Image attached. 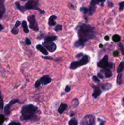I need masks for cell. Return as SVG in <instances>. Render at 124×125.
Masks as SVG:
<instances>
[{"mask_svg":"<svg viewBox=\"0 0 124 125\" xmlns=\"http://www.w3.org/2000/svg\"><path fill=\"white\" fill-rule=\"evenodd\" d=\"M79 40L74 43V46L77 48H83L86 42L96 37V31L94 27L86 23H79L76 27Z\"/></svg>","mask_w":124,"mask_h":125,"instance_id":"1","label":"cell"},{"mask_svg":"<svg viewBox=\"0 0 124 125\" xmlns=\"http://www.w3.org/2000/svg\"><path fill=\"white\" fill-rule=\"evenodd\" d=\"M41 113L38 107L34 104L24 105L21 110L20 119L21 121H38L40 119L39 114Z\"/></svg>","mask_w":124,"mask_h":125,"instance_id":"2","label":"cell"},{"mask_svg":"<svg viewBox=\"0 0 124 125\" xmlns=\"http://www.w3.org/2000/svg\"><path fill=\"white\" fill-rule=\"evenodd\" d=\"M24 9L25 11L27 10H35L39 11L42 14H44L45 13L44 11L39 8V2L38 0H29L24 6Z\"/></svg>","mask_w":124,"mask_h":125,"instance_id":"3","label":"cell"},{"mask_svg":"<svg viewBox=\"0 0 124 125\" xmlns=\"http://www.w3.org/2000/svg\"><path fill=\"white\" fill-rule=\"evenodd\" d=\"M89 62V56L88 55H83L82 58L77 61H73L69 65V68L71 70H75L79 67L83 65H85Z\"/></svg>","mask_w":124,"mask_h":125,"instance_id":"4","label":"cell"},{"mask_svg":"<svg viewBox=\"0 0 124 125\" xmlns=\"http://www.w3.org/2000/svg\"><path fill=\"white\" fill-rule=\"evenodd\" d=\"M52 81V78L49 75H44L38 79L35 83V87L38 88L41 85H46L49 84Z\"/></svg>","mask_w":124,"mask_h":125,"instance_id":"5","label":"cell"},{"mask_svg":"<svg viewBox=\"0 0 124 125\" xmlns=\"http://www.w3.org/2000/svg\"><path fill=\"white\" fill-rule=\"evenodd\" d=\"M27 20L29 22V28L35 32L39 31L38 24L36 20V17L34 15H30L27 17Z\"/></svg>","mask_w":124,"mask_h":125,"instance_id":"6","label":"cell"},{"mask_svg":"<svg viewBox=\"0 0 124 125\" xmlns=\"http://www.w3.org/2000/svg\"><path fill=\"white\" fill-rule=\"evenodd\" d=\"M106 0H91L90 6L89 7V15H92L96 11V6L97 5H101L103 6V4L105 2Z\"/></svg>","mask_w":124,"mask_h":125,"instance_id":"7","label":"cell"},{"mask_svg":"<svg viewBox=\"0 0 124 125\" xmlns=\"http://www.w3.org/2000/svg\"><path fill=\"white\" fill-rule=\"evenodd\" d=\"M95 118L94 116L92 114H88L85 115V117L83 118L82 120H81L80 124L83 125H93L96 124L95 122Z\"/></svg>","mask_w":124,"mask_h":125,"instance_id":"8","label":"cell"},{"mask_svg":"<svg viewBox=\"0 0 124 125\" xmlns=\"http://www.w3.org/2000/svg\"><path fill=\"white\" fill-rule=\"evenodd\" d=\"M16 103H21V102L19 101V100H18V99H13V100H11L7 104H6L4 107L3 110L4 114L6 115H9L11 112V107Z\"/></svg>","mask_w":124,"mask_h":125,"instance_id":"9","label":"cell"},{"mask_svg":"<svg viewBox=\"0 0 124 125\" xmlns=\"http://www.w3.org/2000/svg\"><path fill=\"white\" fill-rule=\"evenodd\" d=\"M97 67L99 68H109V62H108V55H105L103 58L97 63Z\"/></svg>","mask_w":124,"mask_h":125,"instance_id":"10","label":"cell"},{"mask_svg":"<svg viewBox=\"0 0 124 125\" xmlns=\"http://www.w3.org/2000/svg\"><path fill=\"white\" fill-rule=\"evenodd\" d=\"M42 45L44 46L46 50H47L51 52H53L57 50V45L53 42L44 41V42H43Z\"/></svg>","mask_w":124,"mask_h":125,"instance_id":"11","label":"cell"},{"mask_svg":"<svg viewBox=\"0 0 124 125\" xmlns=\"http://www.w3.org/2000/svg\"><path fill=\"white\" fill-rule=\"evenodd\" d=\"M91 87H92V88L94 90L93 93H92V97L94 99L97 98L101 95V94H102V90H101L100 87L98 86H96V85H91Z\"/></svg>","mask_w":124,"mask_h":125,"instance_id":"12","label":"cell"},{"mask_svg":"<svg viewBox=\"0 0 124 125\" xmlns=\"http://www.w3.org/2000/svg\"><path fill=\"white\" fill-rule=\"evenodd\" d=\"M101 73H104L105 77L106 78H109L113 76V72H111L109 68H102V70H100Z\"/></svg>","mask_w":124,"mask_h":125,"instance_id":"13","label":"cell"},{"mask_svg":"<svg viewBox=\"0 0 124 125\" xmlns=\"http://www.w3.org/2000/svg\"><path fill=\"white\" fill-rule=\"evenodd\" d=\"M36 50L40 51L44 55H47L48 54V52H47V50H46V48L44 46H43L42 45H37L36 46Z\"/></svg>","mask_w":124,"mask_h":125,"instance_id":"14","label":"cell"},{"mask_svg":"<svg viewBox=\"0 0 124 125\" xmlns=\"http://www.w3.org/2000/svg\"><path fill=\"white\" fill-rule=\"evenodd\" d=\"M57 17L56 15H51L50 16V17L49 18L48 20V24L50 26H53L56 25V22L55 20L57 19Z\"/></svg>","mask_w":124,"mask_h":125,"instance_id":"15","label":"cell"},{"mask_svg":"<svg viewBox=\"0 0 124 125\" xmlns=\"http://www.w3.org/2000/svg\"><path fill=\"white\" fill-rule=\"evenodd\" d=\"M101 88H102V90L103 91H108V90H110L112 87H113V85L111 83H106L104 84H101Z\"/></svg>","mask_w":124,"mask_h":125,"instance_id":"16","label":"cell"},{"mask_svg":"<svg viewBox=\"0 0 124 125\" xmlns=\"http://www.w3.org/2000/svg\"><path fill=\"white\" fill-rule=\"evenodd\" d=\"M68 108V104L65 103H61L60 106L59 108L58 109V113L62 114H63L64 111H66V109Z\"/></svg>","mask_w":124,"mask_h":125,"instance_id":"17","label":"cell"},{"mask_svg":"<svg viewBox=\"0 0 124 125\" xmlns=\"http://www.w3.org/2000/svg\"><path fill=\"white\" fill-rule=\"evenodd\" d=\"M6 12V9L4 7V4L0 2V20L2 18Z\"/></svg>","mask_w":124,"mask_h":125,"instance_id":"18","label":"cell"},{"mask_svg":"<svg viewBox=\"0 0 124 125\" xmlns=\"http://www.w3.org/2000/svg\"><path fill=\"white\" fill-rule=\"evenodd\" d=\"M22 24V28H23V31L25 33H29V29L28 28L27 24L26 21L25 20H23L21 23Z\"/></svg>","mask_w":124,"mask_h":125,"instance_id":"19","label":"cell"},{"mask_svg":"<svg viewBox=\"0 0 124 125\" xmlns=\"http://www.w3.org/2000/svg\"><path fill=\"white\" fill-rule=\"evenodd\" d=\"M15 6H16V8H17L18 10L20 11L21 12H22V13H24V12H25V10H24V6H21V4H19V2H18V1H16V2H15Z\"/></svg>","mask_w":124,"mask_h":125,"instance_id":"20","label":"cell"},{"mask_svg":"<svg viewBox=\"0 0 124 125\" xmlns=\"http://www.w3.org/2000/svg\"><path fill=\"white\" fill-rule=\"evenodd\" d=\"M123 75L121 73H119L117 76V84L118 85H120L122 84L123 80H122Z\"/></svg>","mask_w":124,"mask_h":125,"instance_id":"21","label":"cell"},{"mask_svg":"<svg viewBox=\"0 0 124 125\" xmlns=\"http://www.w3.org/2000/svg\"><path fill=\"white\" fill-rule=\"evenodd\" d=\"M57 39V37L55 35H50V36H47L44 37V41L48 42H53L55 41Z\"/></svg>","mask_w":124,"mask_h":125,"instance_id":"22","label":"cell"},{"mask_svg":"<svg viewBox=\"0 0 124 125\" xmlns=\"http://www.w3.org/2000/svg\"><path fill=\"white\" fill-rule=\"evenodd\" d=\"M124 70V61H122L119 64V67L117 68V73H122Z\"/></svg>","mask_w":124,"mask_h":125,"instance_id":"23","label":"cell"},{"mask_svg":"<svg viewBox=\"0 0 124 125\" xmlns=\"http://www.w3.org/2000/svg\"><path fill=\"white\" fill-rule=\"evenodd\" d=\"M4 110V101L2 98L1 92L0 90V112H2Z\"/></svg>","mask_w":124,"mask_h":125,"instance_id":"24","label":"cell"},{"mask_svg":"<svg viewBox=\"0 0 124 125\" xmlns=\"http://www.w3.org/2000/svg\"><path fill=\"white\" fill-rule=\"evenodd\" d=\"M112 40H113V41L114 42H119L120 41V40H121V37L118 34H115L112 37Z\"/></svg>","mask_w":124,"mask_h":125,"instance_id":"25","label":"cell"},{"mask_svg":"<svg viewBox=\"0 0 124 125\" xmlns=\"http://www.w3.org/2000/svg\"><path fill=\"white\" fill-rule=\"evenodd\" d=\"M69 125H78V120L76 118H72L68 122Z\"/></svg>","mask_w":124,"mask_h":125,"instance_id":"26","label":"cell"},{"mask_svg":"<svg viewBox=\"0 0 124 125\" xmlns=\"http://www.w3.org/2000/svg\"><path fill=\"white\" fill-rule=\"evenodd\" d=\"M80 12H83L85 14H88L89 13V8L85 7H81L80 8Z\"/></svg>","mask_w":124,"mask_h":125,"instance_id":"27","label":"cell"},{"mask_svg":"<svg viewBox=\"0 0 124 125\" xmlns=\"http://www.w3.org/2000/svg\"><path fill=\"white\" fill-rule=\"evenodd\" d=\"M11 32L13 34V35H17L19 32V29L18 28H16V27H13L12 29H11Z\"/></svg>","mask_w":124,"mask_h":125,"instance_id":"28","label":"cell"},{"mask_svg":"<svg viewBox=\"0 0 124 125\" xmlns=\"http://www.w3.org/2000/svg\"><path fill=\"white\" fill-rule=\"evenodd\" d=\"M62 29H63V26H62V25H61V24H57V25L56 26L55 28V31L57 32L60 31Z\"/></svg>","mask_w":124,"mask_h":125,"instance_id":"29","label":"cell"},{"mask_svg":"<svg viewBox=\"0 0 124 125\" xmlns=\"http://www.w3.org/2000/svg\"><path fill=\"white\" fill-rule=\"evenodd\" d=\"M119 10L123 11L124 9V1L122 2H120L119 3Z\"/></svg>","mask_w":124,"mask_h":125,"instance_id":"30","label":"cell"},{"mask_svg":"<svg viewBox=\"0 0 124 125\" xmlns=\"http://www.w3.org/2000/svg\"><path fill=\"white\" fill-rule=\"evenodd\" d=\"M5 120V116L3 114H0V125L3 124Z\"/></svg>","mask_w":124,"mask_h":125,"instance_id":"31","label":"cell"},{"mask_svg":"<svg viewBox=\"0 0 124 125\" xmlns=\"http://www.w3.org/2000/svg\"><path fill=\"white\" fill-rule=\"evenodd\" d=\"M42 58L44 59H47V60H51V61H58V60L57 59H54L52 57H51V56H45V57H42Z\"/></svg>","mask_w":124,"mask_h":125,"instance_id":"32","label":"cell"},{"mask_svg":"<svg viewBox=\"0 0 124 125\" xmlns=\"http://www.w3.org/2000/svg\"><path fill=\"white\" fill-rule=\"evenodd\" d=\"M92 80L94 81V82H96V83H100V80L99 79H98V78L97 76H93L92 78Z\"/></svg>","mask_w":124,"mask_h":125,"instance_id":"33","label":"cell"},{"mask_svg":"<svg viewBox=\"0 0 124 125\" xmlns=\"http://www.w3.org/2000/svg\"><path fill=\"white\" fill-rule=\"evenodd\" d=\"M25 43L27 45H30L32 44L31 41H30V40L28 37L25 39Z\"/></svg>","mask_w":124,"mask_h":125,"instance_id":"34","label":"cell"},{"mask_svg":"<svg viewBox=\"0 0 124 125\" xmlns=\"http://www.w3.org/2000/svg\"><path fill=\"white\" fill-rule=\"evenodd\" d=\"M119 54H119V52L117 51V50H115V51H114V52H113V55L114 57H119Z\"/></svg>","mask_w":124,"mask_h":125,"instance_id":"35","label":"cell"},{"mask_svg":"<svg viewBox=\"0 0 124 125\" xmlns=\"http://www.w3.org/2000/svg\"><path fill=\"white\" fill-rule=\"evenodd\" d=\"M119 48H120V50H121L122 54L123 55H124V46H123L122 44V43H119Z\"/></svg>","mask_w":124,"mask_h":125,"instance_id":"36","label":"cell"},{"mask_svg":"<svg viewBox=\"0 0 124 125\" xmlns=\"http://www.w3.org/2000/svg\"><path fill=\"white\" fill-rule=\"evenodd\" d=\"M21 23L20 21L19 20H17V21H16L15 24V27H16V28H18V27L19 26L21 25Z\"/></svg>","mask_w":124,"mask_h":125,"instance_id":"37","label":"cell"},{"mask_svg":"<svg viewBox=\"0 0 124 125\" xmlns=\"http://www.w3.org/2000/svg\"><path fill=\"white\" fill-rule=\"evenodd\" d=\"M43 38H44V34H43V33H40V34L38 35L37 39H38V40H41V39H42Z\"/></svg>","mask_w":124,"mask_h":125,"instance_id":"38","label":"cell"},{"mask_svg":"<svg viewBox=\"0 0 124 125\" xmlns=\"http://www.w3.org/2000/svg\"><path fill=\"white\" fill-rule=\"evenodd\" d=\"M64 91H65L66 93L69 92L71 91V88L69 85H66L65 87V89H64Z\"/></svg>","mask_w":124,"mask_h":125,"instance_id":"39","label":"cell"},{"mask_svg":"<svg viewBox=\"0 0 124 125\" xmlns=\"http://www.w3.org/2000/svg\"><path fill=\"white\" fill-rule=\"evenodd\" d=\"M108 6L109 7V8H112V7L114 6V4H113L112 2H109V1H108Z\"/></svg>","mask_w":124,"mask_h":125,"instance_id":"40","label":"cell"},{"mask_svg":"<svg viewBox=\"0 0 124 125\" xmlns=\"http://www.w3.org/2000/svg\"><path fill=\"white\" fill-rule=\"evenodd\" d=\"M97 77L99 78H100V79H103V74H102V73H101V72H100V73H98V74H97Z\"/></svg>","mask_w":124,"mask_h":125,"instance_id":"41","label":"cell"},{"mask_svg":"<svg viewBox=\"0 0 124 125\" xmlns=\"http://www.w3.org/2000/svg\"><path fill=\"white\" fill-rule=\"evenodd\" d=\"M11 124H17V125H20L21 123H19V122H10V123H9V125H11Z\"/></svg>","mask_w":124,"mask_h":125,"instance_id":"42","label":"cell"},{"mask_svg":"<svg viewBox=\"0 0 124 125\" xmlns=\"http://www.w3.org/2000/svg\"><path fill=\"white\" fill-rule=\"evenodd\" d=\"M83 56V53H79L78 54L76 55V57H81V56Z\"/></svg>","mask_w":124,"mask_h":125,"instance_id":"43","label":"cell"},{"mask_svg":"<svg viewBox=\"0 0 124 125\" xmlns=\"http://www.w3.org/2000/svg\"><path fill=\"white\" fill-rule=\"evenodd\" d=\"M104 39L105 40H106V41H108L109 40V37L108 35H106V36H105Z\"/></svg>","mask_w":124,"mask_h":125,"instance_id":"44","label":"cell"},{"mask_svg":"<svg viewBox=\"0 0 124 125\" xmlns=\"http://www.w3.org/2000/svg\"><path fill=\"white\" fill-rule=\"evenodd\" d=\"M4 29V26L2 25V24H1V23H0V32L2 31Z\"/></svg>","mask_w":124,"mask_h":125,"instance_id":"45","label":"cell"},{"mask_svg":"<svg viewBox=\"0 0 124 125\" xmlns=\"http://www.w3.org/2000/svg\"><path fill=\"white\" fill-rule=\"evenodd\" d=\"M105 123V121L102 120H101V122H100V125H103V124H104Z\"/></svg>","mask_w":124,"mask_h":125,"instance_id":"46","label":"cell"},{"mask_svg":"<svg viewBox=\"0 0 124 125\" xmlns=\"http://www.w3.org/2000/svg\"><path fill=\"white\" fill-rule=\"evenodd\" d=\"M5 1H6V0H0V2H1V3L4 4Z\"/></svg>","mask_w":124,"mask_h":125,"instance_id":"47","label":"cell"},{"mask_svg":"<svg viewBox=\"0 0 124 125\" xmlns=\"http://www.w3.org/2000/svg\"><path fill=\"white\" fill-rule=\"evenodd\" d=\"M74 115H75V114H74V113H71L70 114V117H74Z\"/></svg>","mask_w":124,"mask_h":125,"instance_id":"48","label":"cell"},{"mask_svg":"<svg viewBox=\"0 0 124 125\" xmlns=\"http://www.w3.org/2000/svg\"><path fill=\"white\" fill-rule=\"evenodd\" d=\"M103 45H102V44H100L99 45V48H103Z\"/></svg>","mask_w":124,"mask_h":125,"instance_id":"49","label":"cell"},{"mask_svg":"<svg viewBox=\"0 0 124 125\" xmlns=\"http://www.w3.org/2000/svg\"><path fill=\"white\" fill-rule=\"evenodd\" d=\"M122 103H123V104L124 105V97L123 98V99H122Z\"/></svg>","mask_w":124,"mask_h":125,"instance_id":"50","label":"cell"},{"mask_svg":"<svg viewBox=\"0 0 124 125\" xmlns=\"http://www.w3.org/2000/svg\"><path fill=\"white\" fill-rule=\"evenodd\" d=\"M22 1H28V0H21Z\"/></svg>","mask_w":124,"mask_h":125,"instance_id":"51","label":"cell"}]
</instances>
